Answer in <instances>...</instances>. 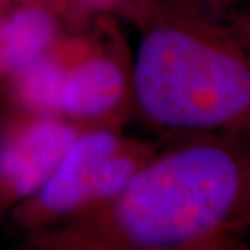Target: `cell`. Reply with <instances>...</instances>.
Returning <instances> with one entry per match:
<instances>
[{
  "instance_id": "7a4b0ae2",
  "label": "cell",
  "mask_w": 250,
  "mask_h": 250,
  "mask_svg": "<svg viewBox=\"0 0 250 250\" xmlns=\"http://www.w3.org/2000/svg\"><path fill=\"white\" fill-rule=\"evenodd\" d=\"M132 89L143 116L159 127L250 137V47L226 17L148 31Z\"/></svg>"
},
{
  "instance_id": "277c9868",
  "label": "cell",
  "mask_w": 250,
  "mask_h": 250,
  "mask_svg": "<svg viewBox=\"0 0 250 250\" xmlns=\"http://www.w3.org/2000/svg\"><path fill=\"white\" fill-rule=\"evenodd\" d=\"M119 149L121 143L109 132H94L75 140L63 161L42 186L44 207L65 211L91 197L96 171Z\"/></svg>"
},
{
  "instance_id": "9c48e42d",
  "label": "cell",
  "mask_w": 250,
  "mask_h": 250,
  "mask_svg": "<svg viewBox=\"0 0 250 250\" xmlns=\"http://www.w3.org/2000/svg\"><path fill=\"white\" fill-rule=\"evenodd\" d=\"M226 20L231 23V26L234 28L244 42L250 47V13L247 10H241V8H234L231 12H228Z\"/></svg>"
},
{
  "instance_id": "4fadbf2b",
  "label": "cell",
  "mask_w": 250,
  "mask_h": 250,
  "mask_svg": "<svg viewBox=\"0 0 250 250\" xmlns=\"http://www.w3.org/2000/svg\"><path fill=\"white\" fill-rule=\"evenodd\" d=\"M0 41H2V39H0Z\"/></svg>"
},
{
  "instance_id": "52a82bcc",
  "label": "cell",
  "mask_w": 250,
  "mask_h": 250,
  "mask_svg": "<svg viewBox=\"0 0 250 250\" xmlns=\"http://www.w3.org/2000/svg\"><path fill=\"white\" fill-rule=\"evenodd\" d=\"M63 73L56 63L34 61L23 68L21 94L24 103L36 109H56L62 104Z\"/></svg>"
},
{
  "instance_id": "6da1fadb",
  "label": "cell",
  "mask_w": 250,
  "mask_h": 250,
  "mask_svg": "<svg viewBox=\"0 0 250 250\" xmlns=\"http://www.w3.org/2000/svg\"><path fill=\"white\" fill-rule=\"evenodd\" d=\"M145 164L116 197L121 236L145 249H244L250 232V137L202 135Z\"/></svg>"
},
{
  "instance_id": "8fae6325",
  "label": "cell",
  "mask_w": 250,
  "mask_h": 250,
  "mask_svg": "<svg viewBox=\"0 0 250 250\" xmlns=\"http://www.w3.org/2000/svg\"><path fill=\"white\" fill-rule=\"evenodd\" d=\"M91 2H96V3H106V2H111V0H91Z\"/></svg>"
},
{
  "instance_id": "5b68a950",
  "label": "cell",
  "mask_w": 250,
  "mask_h": 250,
  "mask_svg": "<svg viewBox=\"0 0 250 250\" xmlns=\"http://www.w3.org/2000/svg\"><path fill=\"white\" fill-rule=\"evenodd\" d=\"M125 88L121 65L111 59H94L65 77L61 106L77 116H103L121 104Z\"/></svg>"
},
{
  "instance_id": "3957f363",
  "label": "cell",
  "mask_w": 250,
  "mask_h": 250,
  "mask_svg": "<svg viewBox=\"0 0 250 250\" xmlns=\"http://www.w3.org/2000/svg\"><path fill=\"white\" fill-rule=\"evenodd\" d=\"M75 142L73 132L57 122H41L18 142L0 148V177L20 193H31L52 176Z\"/></svg>"
},
{
  "instance_id": "ba28073f",
  "label": "cell",
  "mask_w": 250,
  "mask_h": 250,
  "mask_svg": "<svg viewBox=\"0 0 250 250\" xmlns=\"http://www.w3.org/2000/svg\"><path fill=\"white\" fill-rule=\"evenodd\" d=\"M143 167V166H142ZM138 161L132 154H122L121 149L104 161L94 176L91 197L96 198H116L124 192L133 176L140 169Z\"/></svg>"
},
{
  "instance_id": "7c38bea8",
  "label": "cell",
  "mask_w": 250,
  "mask_h": 250,
  "mask_svg": "<svg viewBox=\"0 0 250 250\" xmlns=\"http://www.w3.org/2000/svg\"><path fill=\"white\" fill-rule=\"evenodd\" d=\"M247 12H249V13H250V8H249V10H247Z\"/></svg>"
},
{
  "instance_id": "8992f818",
  "label": "cell",
  "mask_w": 250,
  "mask_h": 250,
  "mask_svg": "<svg viewBox=\"0 0 250 250\" xmlns=\"http://www.w3.org/2000/svg\"><path fill=\"white\" fill-rule=\"evenodd\" d=\"M52 21L41 10H23L7 23L0 39L3 57L10 67L23 70L38 61L51 42Z\"/></svg>"
},
{
  "instance_id": "30bf717a",
  "label": "cell",
  "mask_w": 250,
  "mask_h": 250,
  "mask_svg": "<svg viewBox=\"0 0 250 250\" xmlns=\"http://www.w3.org/2000/svg\"><path fill=\"white\" fill-rule=\"evenodd\" d=\"M239 2H242V0H205V3H207L208 7H211L214 13L223 15V17L228 12H231V10L237 8Z\"/></svg>"
}]
</instances>
